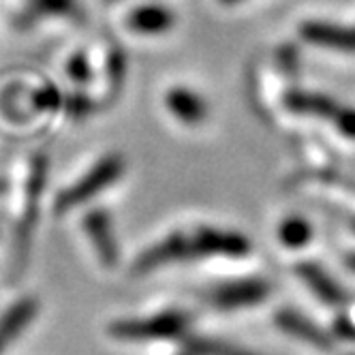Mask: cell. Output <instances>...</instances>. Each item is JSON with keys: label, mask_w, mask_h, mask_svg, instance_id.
<instances>
[{"label": "cell", "mask_w": 355, "mask_h": 355, "mask_svg": "<svg viewBox=\"0 0 355 355\" xmlns=\"http://www.w3.org/2000/svg\"><path fill=\"white\" fill-rule=\"evenodd\" d=\"M276 236H278V242L285 248H291V250L306 248L309 242L313 240V225L309 218H304L300 214H291L281 220Z\"/></svg>", "instance_id": "cell-16"}, {"label": "cell", "mask_w": 355, "mask_h": 355, "mask_svg": "<svg viewBox=\"0 0 355 355\" xmlns=\"http://www.w3.org/2000/svg\"><path fill=\"white\" fill-rule=\"evenodd\" d=\"M62 103H64V96L52 84L39 86L37 90L31 92V105L37 112H54V110L62 107Z\"/></svg>", "instance_id": "cell-18"}, {"label": "cell", "mask_w": 355, "mask_h": 355, "mask_svg": "<svg viewBox=\"0 0 355 355\" xmlns=\"http://www.w3.org/2000/svg\"><path fill=\"white\" fill-rule=\"evenodd\" d=\"M84 232L96 252L101 266L114 270L120 261V248L112 225V216L105 210H90L84 216Z\"/></svg>", "instance_id": "cell-7"}, {"label": "cell", "mask_w": 355, "mask_h": 355, "mask_svg": "<svg viewBox=\"0 0 355 355\" xmlns=\"http://www.w3.org/2000/svg\"><path fill=\"white\" fill-rule=\"evenodd\" d=\"M223 5H236V3H240V0H220Z\"/></svg>", "instance_id": "cell-23"}, {"label": "cell", "mask_w": 355, "mask_h": 355, "mask_svg": "<svg viewBox=\"0 0 355 355\" xmlns=\"http://www.w3.org/2000/svg\"><path fill=\"white\" fill-rule=\"evenodd\" d=\"M349 227L355 232V216H351V218H349Z\"/></svg>", "instance_id": "cell-24"}, {"label": "cell", "mask_w": 355, "mask_h": 355, "mask_svg": "<svg viewBox=\"0 0 355 355\" xmlns=\"http://www.w3.org/2000/svg\"><path fill=\"white\" fill-rule=\"evenodd\" d=\"M37 315H39V300L33 295L19 297L0 315V338L5 343L19 338L26 332V327L37 319Z\"/></svg>", "instance_id": "cell-11"}, {"label": "cell", "mask_w": 355, "mask_h": 355, "mask_svg": "<svg viewBox=\"0 0 355 355\" xmlns=\"http://www.w3.org/2000/svg\"><path fill=\"white\" fill-rule=\"evenodd\" d=\"M180 355H193V353H189V351H184V353H180Z\"/></svg>", "instance_id": "cell-26"}, {"label": "cell", "mask_w": 355, "mask_h": 355, "mask_svg": "<svg viewBox=\"0 0 355 355\" xmlns=\"http://www.w3.org/2000/svg\"><path fill=\"white\" fill-rule=\"evenodd\" d=\"M3 347H5V340H3V338H0V351H3Z\"/></svg>", "instance_id": "cell-25"}, {"label": "cell", "mask_w": 355, "mask_h": 355, "mask_svg": "<svg viewBox=\"0 0 355 355\" xmlns=\"http://www.w3.org/2000/svg\"><path fill=\"white\" fill-rule=\"evenodd\" d=\"M193 261V246L191 236L184 232H171L152 246L144 248L137 259L131 266L133 276H144L150 272H157L161 268H169L175 263Z\"/></svg>", "instance_id": "cell-4"}, {"label": "cell", "mask_w": 355, "mask_h": 355, "mask_svg": "<svg viewBox=\"0 0 355 355\" xmlns=\"http://www.w3.org/2000/svg\"><path fill=\"white\" fill-rule=\"evenodd\" d=\"M45 184H47V157L37 155L28 167L26 201H24V210H21V218H19V227H17V248H19L21 259L31 246L33 230H35L37 214H39V201H41V193H43Z\"/></svg>", "instance_id": "cell-6"}, {"label": "cell", "mask_w": 355, "mask_h": 355, "mask_svg": "<svg viewBox=\"0 0 355 355\" xmlns=\"http://www.w3.org/2000/svg\"><path fill=\"white\" fill-rule=\"evenodd\" d=\"M80 7L75 0H28L26 7H24L15 24L19 28H31L43 17H78Z\"/></svg>", "instance_id": "cell-14"}, {"label": "cell", "mask_w": 355, "mask_h": 355, "mask_svg": "<svg viewBox=\"0 0 355 355\" xmlns=\"http://www.w3.org/2000/svg\"><path fill=\"white\" fill-rule=\"evenodd\" d=\"M191 315L187 311H161L150 317L116 319L107 325V334L122 343H155L184 338L191 329Z\"/></svg>", "instance_id": "cell-1"}, {"label": "cell", "mask_w": 355, "mask_h": 355, "mask_svg": "<svg viewBox=\"0 0 355 355\" xmlns=\"http://www.w3.org/2000/svg\"><path fill=\"white\" fill-rule=\"evenodd\" d=\"M67 75L75 82V84H86L92 75V69H90V62L86 58V54H73V58L67 62Z\"/></svg>", "instance_id": "cell-19"}, {"label": "cell", "mask_w": 355, "mask_h": 355, "mask_svg": "<svg viewBox=\"0 0 355 355\" xmlns=\"http://www.w3.org/2000/svg\"><path fill=\"white\" fill-rule=\"evenodd\" d=\"M345 268L351 270V272H355V252H351V255L345 257Z\"/></svg>", "instance_id": "cell-22"}, {"label": "cell", "mask_w": 355, "mask_h": 355, "mask_svg": "<svg viewBox=\"0 0 355 355\" xmlns=\"http://www.w3.org/2000/svg\"><path fill=\"white\" fill-rule=\"evenodd\" d=\"M295 274L304 281L317 300H321L327 306H343L347 302L345 289L334 281L332 274H329L323 266L313 263V261H304L295 268Z\"/></svg>", "instance_id": "cell-9"}, {"label": "cell", "mask_w": 355, "mask_h": 355, "mask_svg": "<svg viewBox=\"0 0 355 355\" xmlns=\"http://www.w3.org/2000/svg\"><path fill=\"white\" fill-rule=\"evenodd\" d=\"M274 323L278 325V329L289 336H293L295 340H302L306 343L319 351H334V340L332 336H329L327 332H323V329L319 325H315L309 317H304L291 309H283L278 311L276 317H274Z\"/></svg>", "instance_id": "cell-8"}, {"label": "cell", "mask_w": 355, "mask_h": 355, "mask_svg": "<svg viewBox=\"0 0 355 355\" xmlns=\"http://www.w3.org/2000/svg\"><path fill=\"white\" fill-rule=\"evenodd\" d=\"M287 105L291 112L297 114H309V116H321V118H332L338 110V103L325 94L315 92H291L287 94Z\"/></svg>", "instance_id": "cell-15"}, {"label": "cell", "mask_w": 355, "mask_h": 355, "mask_svg": "<svg viewBox=\"0 0 355 355\" xmlns=\"http://www.w3.org/2000/svg\"><path fill=\"white\" fill-rule=\"evenodd\" d=\"M338 131L347 137H353L355 139V110H349V107H340L336 110V114L332 116Z\"/></svg>", "instance_id": "cell-20"}, {"label": "cell", "mask_w": 355, "mask_h": 355, "mask_svg": "<svg viewBox=\"0 0 355 355\" xmlns=\"http://www.w3.org/2000/svg\"><path fill=\"white\" fill-rule=\"evenodd\" d=\"M173 24H175L173 11L159 5L137 7L126 15V28L137 35H163L173 28Z\"/></svg>", "instance_id": "cell-13"}, {"label": "cell", "mask_w": 355, "mask_h": 355, "mask_svg": "<svg viewBox=\"0 0 355 355\" xmlns=\"http://www.w3.org/2000/svg\"><path fill=\"white\" fill-rule=\"evenodd\" d=\"M62 107H64L71 116L78 118V116H84V114L90 110V103H88V98H86L84 94H71V96L64 98Z\"/></svg>", "instance_id": "cell-21"}, {"label": "cell", "mask_w": 355, "mask_h": 355, "mask_svg": "<svg viewBox=\"0 0 355 355\" xmlns=\"http://www.w3.org/2000/svg\"><path fill=\"white\" fill-rule=\"evenodd\" d=\"M122 171H124V161L120 155H110L103 161H98L92 169L86 171L82 180L73 182L56 197V201H54L56 214H67L73 208L86 204V201L96 197L103 189L114 184L122 175Z\"/></svg>", "instance_id": "cell-2"}, {"label": "cell", "mask_w": 355, "mask_h": 355, "mask_svg": "<svg viewBox=\"0 0 355 355\" xmlns=\"http://www.w3.org/2000/svg\"><path fill=\"white\" fill-rule=\"evenodd\" d=\"M272 295V283L261 276H250V278H238V281H227L210 287L204 293V300L212 309L218 311H240L259 306Z\"/></svg>", "instance_id": "cell-3"}, {"label": "cell", "mask_w": 355, "mask_h": 355, "mask_svg": "<svg viewBox=\"0 0 355 355\" xmlns=\"http://www.w3.org/2000/svg\"><path fill=\"white\" fill-rule=\"evenodd\" d=\"M300 33L309 43L355 52V28L336 26V24H327V21H306L300 28Z\"/></svg>", "instance_id": "cell-12"}, {"label": "cell", "mask_w": 355, "mask_h": 355, "mask_svg": "<svg viewBox=\"0 0 355 355\" xmlns=\"http://www.w3.org/2000/svg\"><path fill=\"white\" fill-rule=\"evenodd\" d=\"M184 351L193 355H257L252 351H246L238 345H230L218 338H206V336H184Z\"/></svg>", "instance_id": "cell-17"}, {"label": "cell", "mask_w": 355, "mask_h": 355, "mask_svg": "<svg viewBox=\"0 0 355 355\" xmlns=\"http://www.w3.org/2000/svg\"><path fill=\"white\" fill-rule=\"evenodd\" d=\"M167 110L189 126H197L208 118V103L184 86H175L165 94Z\"/></svg>", "instance_id": "cell-10"}, {"label": "cell", "mask_w": 355, "mask_h": 355, "mask_svg": "<svg viewBox=\"0 0 355 355\" xmlns=\"http://www.w3.org/2000/svg\"><path fill=\"white\" fill-rule=\"evenodd\" d=\"M191 236L193 259H210L227 257L238 259L250 252V240L234 230H220V227H197Z\"/></svg>", "instance_id": "cell-5"}]
</instances>
